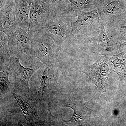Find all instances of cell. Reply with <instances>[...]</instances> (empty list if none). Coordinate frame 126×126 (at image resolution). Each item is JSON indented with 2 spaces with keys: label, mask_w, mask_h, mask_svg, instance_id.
<instances>
[{
  "label": "cell",
  "mask_w": 126,
  "mask_h": 126,
  "mask_svg": "<svg viewBox=\"0 0 126 126\" xmlns=\"http://www.w3.org/2000/svg\"><path fill=\"white\" fill-rule=\"evenodd\" d=\"M32 56L47 66H53L58 60L60 46L43 29L32 31Z\"/></svg>",
  "instance_id": "6da1fadb"
},
{
  "label": "cell",
  "mask_w": 126,
  "mask_h": 126,
  "mask_svg": "<svg viewBox=\"0 0 126 126\" xmlns=\"http://www.w3.org/2000/svg\"><path fill=\"white\" fill-rule=\"evenodd\" d=\"M32 34L33 31L31 28L17 27L14 33L8 36V46L10 53L19 59L32 56Z\"/></svg>",
  "instance_id": "7a4b0ae2"
},
{
  "label": "cell",
  "mask_w": 126,
  "mask_h": 126,
  "mask_svg": "<svg viewBox=\"0 0 126 126\" xmlns=\"http://www.w3.org/2000/svg\"><path fill=\"white\" fill-rule=\"evenodd\" d=\"M60 6L41 0H32L30 13L31 29L32 31L43 29Z\"/></svg>",
  "instance_id": "3957f363"
},
{
  "label": "cell",
  "mask_w": 126,
  "mask_h": 126,
  "mask_svg": "<svg viewBox=\"0 0 126 126\" xmlns=\"http://www.w3.org/2000/svg\"><path fill=\"white\" fill-rule=\"evenodd\" d=\"M61 6L46 23L43 29L53 39L58 45H60L71 35V25L61 16Z\"/></svg>",
  "instance_id": "277c9868"
},
{
  "label": "cell",
  "mask_w": 126,
  "mask_h": 126,
  "mask_svg": "<svg viewBox=\"0 0 126 126\" xmlns=\"http://www.w3.org/2000/svg\"><path fill=\"white\" fill-rule=\"evenodd\" d=\"M0 31L8 36L18 27L15 0H0Z\"/></svg>",
  "instance_id": "5b68a950"
},
{
  "label": "cell",
  "mask_w": 126,
  "mask_h": 126,
  "mask_svg": "<svg viewBox=\"0 0 126 126\" xmlns=\"http://www.w3.org/2000/svg\"><path fill=\"white\" fill-rule=\"evenodd\" d=\"M8 66L9 70L13 72L16 77L19 79L21 92L29 98V81L34 73L33 69L24 67L21 64L20 59L13 55L11 56Z\"/></svg>",
  "instance_id": "8992f818"
},
{
  "label": "cell",
  "mask_w": 126,
  "mask_h": 126,
  "mask_svg": "<svg viewBox=\"0 0 126 126\" xmlns=\"http://www.w3.org/2000/svg\"><path fill=\"white\" fill-rule=\"evenodd\" d=\"M57 77L55 69L52 66H47L45 68L41 78L40 86L35 98L37 102L41 101L47 93L57 87Z\"/></svg>",
  "instance_id": "52a82bcc"
},
{
  "label": "cell",
  "mask_w": 126,
  "mask_h": 126,
  "mask_svg": "<svg viewBox=\"0 0 126 126\" xmlns=\"http://www.w3.org/2000/svg\"><path fill=\"white\" fill-rule=\"evenodd\" d=\"M32 0H15L18 27L30 28V13Z\"/></svg>",
  "instance_id": "ba28073f"
},
{
  "label": "cell",
  "mask_w": 126,
  "mask_h": 126,
  "mask_svg": "<svg viewBox=\"0 0 126 126\" xmlns=\"http://www.w3.org/2000/svg\"><path fill=\"white\" fill-rule=\"evenodd\" d=\"M95 11L90 12H79L78 18L74 22L71 23L72 31L74 33L80 34L86 30V25L92 23L98 15Z\"/></svg>",
  "instance_id": "9c48e42d"
},
{
  "label": "cell",
  "mask_w": 126,
  "mask_h": 126,
  "mask_svg": "<svg viewBox=\"0 0 126 126\" xmlns=\"http://www.w3.org/2000/svg\"><path fill=\"white\" fill-rule=\"evenodd\" d=\"M0 63L1 66L3 64H7L8 65L11 55L8 46V36L5 34L0 31Z\"/></svg>",
  "instance_id": "30bf717a"
},
{
  "label": "cell",
  "mask_w": 126,
  "mask_h": 126,
  "mask_svg": "<svg viewBox=\"0 0 126 126\" xmlns=\"http://www.w3.org/2000/svg\"><path fill=\"white\" fill-rule=\"evenodd\" d=\"M13 84L9 81L7 71L3 69L0 72V94H4L9 92H13Z\"/></svg>",
  "instance_id": "8fae6325"
},
{
  "label": "cell",
  "mask_w": 126,
  "mask_h": 126,
  "mask_svg": "<svg viewBox=\"0 0 126 126\" xmlns=\"http://www.w3.org/2000/svg\"><path fill=\"white\" fill-rule=\"evenodd\" d=\"M63 2H68L71 7L78 10L90 8L95 4L98 0H60Z\"/></svg>",
  "instance_id": "7c38bea8"
},
{
  "label": "cell",
  "mask_w": 126,
  "mask_h": 126,
  "mask_svg": "<svg viewBox=\"0 0 126 126\" xmlns=\"http://www.w3.org/2000/svg\"><path fill=\"white\" fill-rule=\"evenodd\" d=\"M121 5L122 2L119 0H108L104 2L103 11L107 15H112L119 10Z\"/></svg>",
  "instance_id": "4fadbf2b"
},
{
  "label": "cell",
  "mask_w": 126,
  "mask_h": 126,
  "mask_svg": "<svg viewBox=\"0 0 126 126\" xmlns=\"http://www.w3.org/2000/svg\"><path fill=\"white\" fill-rule=\"evenodd\" d=\"M14 97L16 100L18 105L20 107L23 113L26 116L30 115L32 111V109L31 108L30 104L28 103L26 100H24L22 97L14 92L12 93Z\"/></svg>",
  "instance_id": "5bb4252c"
},
{
  "label": "cell",
  "mask_w": 126,
  "mask_h": 126,
  "mask_svg": "<svg viewBox=\"0 0 126 126\" xmlns=\"http://www.w3.org/2000/svg\"><path fill=\"white\" fill-rule=\"evenodd\" d=\"M98 38L99 43L101 45L106 46L109 44V40L104 27H102L101 30Z\"/></svg>",
  "instance_id": "9a60e30c"
},
{
  "label": "cell",
  "mask_w": 126,
  "mask_h": 126,
  "mask_svg": "<svg viewBox=\"0 0 126 126\" xmlns=\"http://www.w3.org/2000/svg\"><path fill=\"white\" fill-rule=\"evenodd\" d=\"M41 0L47 3L57 5H59L60 4V0Z\"/></svg>",
  "instance_id": "2e32d148"
},
{
  "label": "cell",
  "mask_w": 126,
  "mask_h": 126,
  "mask_svg": "<svg viewBox=\"0 0 126 126\" xmlns=\"http://www.w3.org/2000/svg\"><path fill=\"white\" fill-rule=\"evenodd\" d=\"M123 29H124V32H125V34L126 35V25L123 27Z\"/></svg>",
  "instance_id": "e0dca14e"
}]
</instances>
